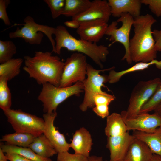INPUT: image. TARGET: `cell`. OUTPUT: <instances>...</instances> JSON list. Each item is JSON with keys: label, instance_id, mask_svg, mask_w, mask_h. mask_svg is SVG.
<instances>
[{"label": "cell", "instance_id": "17", "mask_svg": "<svg viewBox=\"0 0 161 161\" xmlns=\"http://www.w3.org/2000/svg\"><path fill=\"white\" fill-rule=\"evenodd\" d=\"M70 148L75 151V153L80 154L89 157L93 143L89 132L84 127L76 131L73 135Z\"/></svg>", "mask_w": 161, "mask_h": 161}, {"label": "cell", "instance_id": "1", "mask_svg": "<svg viewBox=\"0 0 161 161\" xmlns=\"http://www.w3.org/2000/svg\"><path fill=\"white\" fill-rule=\"evenodd\" d=\"M157 21L151 15H140L134 18V34L130 40V53L132 61L149 62L155 59L157 51L151 31Z\"/></svg>", "mask_w": 161, "mask_h": 161}, {"label": "cell", "instance_id": "5", "mask_svg": "<svg viewBox=\"0 0 161 161\" xmlns=\"http://www.w3.org/2000/svg\"><path fill=\"white\" fill-rule=\"evenodd\" d=\"M25 24L21 28L17 27L16 30L9 33V36L10 38H21L25 41L31 44H40L44 34L50 41L52 47V52H55V42L52 38L55 34L56 28L48 25L37 24L34 18L30 16H26L24 19Z\"/></svg>", "mask_w": 161, "mask_h": 161}, {"label": "cell", "instance_id": "13", "mask_svg": "<svg viewBox=\"0 0 161 161\" xmlns=\"http://www.w3.org/2000/svg\"><path fill=\"white\" fill-rule=\"evenodd\" d=\"M123 119L128 131L153 133L161 126V117L154 113H140L132 118Z\"/></svg>", "mask_w": 161, "mask_h": 161}, {"label": "cell", "instance_id": "24", "mask_svg": "<svg viewBox=\"0 0 161 161\" xmlns=\"http://www.w3.org/2000/svg\"><path fill=\"white\" fill-rule=\"evenodd\" d=\"M89 0H65L62 15L67 17H75L83 13L90 6Z\"/></svg>", "mask_w": 161, "mask_h": 161}, {"label": "cell", "instance_id": "12", "mask_svg": "<svg viewBox=\"0 0 161 161\" xmlns=\"http://www.w3.org/2000/svg\"><path fill=\"white\" fill-rule=\"evenodd\" d=\"M57 115L56 112L43 114L44 124L43 134L50 141L58 153L68 151L70 147V144L66 142L64 134L57 130L54 125V122Z\"/></svg>", "mask_w": 161, "mask_h": 161}, {"label": "cell", "instance_id": "21", "mask_svg": "<svg viewBox=\"0 0 161 161\" xmlns=\"http://www.w3.org/2000/svg\"><path fill=\"white\" fill-rule=\"evenodd\" d=\"M29 148L39 156L49 158L58 153L49 139L43 134L35 137Z\"/></svg>", "mask_w": 161, "mask_h": 161}, {"label": "cell", "instance_id": "36", "mask_svg": "<svg viewBox=\"0 0 161 161\" xmlns=\"http://www.w3.org/2000/svg\"><path fill=\"white\" fill-rule=\"evenodd\" d=\"M152 34L155 42V47L157 51L161 52V29H154Z\"/></svg>", "mask_w": 161, "mask_h": 161}, {"label": "cell", "instance_id": "18", "mask_svg": "<svg viewBox=\"0 0 161 161\" xmlns=\"http://www.w3.org/2000/svg\"><path fill=\"white\" fill-rule=\"evenodd\" d=\"M153 155L144 142L135 138L122 161H151Z\"/></svg>", "mask_w": 161, "mask_h": 161}, {"label": "cell", "instance_id": "42", "mask_svg": "<svg viewBox=\"0 0 161 161\" xmlns=\"http://www.w3.org/2000/svg\"><path fill=\"white\" fill-rule=\"evenodd\" d=\"M151 161H161V157L154 154H153Z\"/></svg>", "mask_w": 161, "mask_h": 161}, {"label": "cell", "instance_id": "2", "mask_svg": "<svg viewBox=\"0 0 161 161\" xmlns=\"http://www.w3.org/2000/svg\"><path fill=\"white\" fill-rule=\"evenodd\" d=\"M32 57H24L23 69L40 85L49 83L59 86L64 62L49 51H35Z\"/></svg>", "mask_w": 161, "mask_h": 161}, {"label": "cell", "instance_id": "10", "mask_svg": "<svg viewBox=\"0 0 161 161\" xmlns=\"http://www.w3.org/2000/svg\"><path fill=\"white\" fill-rule=\"evenodd\" d=\"M88 63L86 55L75 52L67 58L61 76L59 87H69L79 81L83 82L86 78Z\"/></svg>", "mask_w": 161, "mask_h": 161}, {"label": "cell", "instance_id": "25", "mask_svg": "<svg viewBox=\"0 0 161 161\" xmlns=\"http://www.w3.org/2000/svg\"><path fill=\"white\" fill-rule=\"evenodd\" d=\"M24 61L22 58L12 59L0 65V77H4L10 80L18 75Z\"/></svg>", "mask_w": 161, "mask_h": 161}, {"label": "cell", "instance_id": "20", "mask_svg": "<svg viewBox=\"0 0 161 161\" xmlns=\"http://www.w3.org/2000/svg\"><path fill=\"white\" fill-rule=\"evenodd\" d=\"M128 131L124 119L120 114L113 112L107 117L104 131L107 137L122 135Z\"/></svg>", "mask_w": 161, "mask_h": 161}, {"label": "cell", "instance_id": "33", "mask_svg": "<svg viewBox=\"0 0 161 161\" xmlns=\"http://www.w3.org/2000/svg\"><path fill=\"white\" fill-rule=\"evenodd\" d=\"M142 4L148 5L151 12L157 17H161V0H140Z\"/></svg>", "mask_w": 161, "mask_h": 161}, {"label": "cell", "instance_id": "15", "mask_svg": "<svg viewBox=\"0 0 161 161\" xmlns=\"http://www.w3.org/2000/svg\"><path fill=\"white\" fill-rule=\"evenodd\" d=\"M108 26L107 23L100 21L84 22L76 29V32L80 39L97 43L105 35Z\"/></svg>", "mask_w": 161, "mask_h": 161}, {"label": "cell", "instance_id": "41", "mask_svg": "<svg viewBox=\"0 0 161 161\" xmlns=\"http://www.w3.org/2000/svg\"><path fill=\"white\" fill-rule=\"evenodd\" d=\"M154 111V113L161 117V104Z\"/></svg>", "mask_w": 161, "mask_h": 161}, {"label": "cell", "instance_id": "22", "mask_svg": "<svg viewBox=\"0 0 161 161\" xmlns=\"http://www.w3.org/2000/svg\"><path fill=\"white\" fill-rule=\"evenodd\" d=\"M153 64H155L158 68L161 69V61L155 59L149 62L137 63L131 67L118 72L112 69L109 71L108 75V82L110 84L115 83L118 82L124 75L130 72L143 70Z\"/></svg>", "mask_w": 161, "mask_h": 161}, {"label": "cell", "instance_id": "37", "mask_svg": "<svg viewBox=\"0 0 161 161\" xmlns=\"http://www.w3.org/2000/svg\"><path fill=\"white\" fill-rule=\"evenodd\" d=\"M5 155L7 160L10 161H34L16 154L8 153Z\"/></svg>", "mask_w": 161, "mask_h": 161}, {"label": "cell", "instance_id": "28", "mask_svg": "<svg viewBox=\"0 0 161 161\" xmlns=\"http://www.w3.org/2000/svg\"><path fill=\"white\" fill-rule=\"evenodd\" d=\"M16 53V47L11 41L0 40V63H4L12 58Z\"/></svg>", "mask_w": 161, "mask_h": 161}, {"label": "cell", "instance_id": "7", "mask_svg": "<svg viewBox=\"0 0 161 161\" xmlns=\"http://www.w3.org/2000/svg\"><path fill=\"white\" fill-rule=\"evenodd\" d=\"M4 112L16 132L29 133L35 137L43 134L44 124L43 118L20 109H10Z\"/></svg>", "mask_w": 161, "mask_h": 161}, {"label": "cell", "instance_id": "6", "mask_svg": "<svg viewBox=\"0 0 161 161\" xmlns=\"http://www.w3.org/2000/svg\"><path fill=\"white\" fill-rule=\"evenodd\" d=\"M161 82L159 78L139 82L132 91L127 110L121 112L123 118L129 119L139 114L142 106L153 95Z\"/></svg>", "mask_w": 161, "mask_h": 161}, {"label": "cell", "instance_id": "3", "mask_svg": "<svg viewBox=\"0 0 161 161\" xmlns=\"http://www.w3.org/2000/svg\"><path fill=\"white\" fill-rule=\"evenodd\" d=\"M54 53L60 54L61 49L66 48L70 51L76 52L87 56L100 68L103 67V63L106 60L109 53L108 47L104 45L90 42L73 36L66 28L62 25L56 27Z\"/></svg>", "mask_w": 161, "mask_h": 161}, {"label": "cell", "instance_id": "11", "mask_svg": "<svg viewBox=\"0 0 161 161\" xmlns=\"http://www.w3.org/2000/svg\"><path fill=\"white\" fill-rule=\"evenodd\" d=\"M111 16L108 1L94 0L89 7L81 14L72 18L80 24L83 23L100 21L108 23Z\"/></svg>", "mask_w": 161, "mask_h": 161}, {"label": "cell", "instance_id": "32", "mask_svg": "<svg viewBox=\"0 0 161 161\" xmlns=\"http://www.w3.org/2000/svg\"><path fill=\"white\" fill-rule=\"evenodd\" d=\"M115 96L108 94L106 92L98 93L95 94L93 96V100L95 106L101 104H107L110 103L114 100Z\"/></svg>", "mask_w": 161, "mask_h": 161}, {"label": "cell", "instance_id": "14", "mask_svg": "<svg viewBox=\"0 0 161 161\" xmlns=\"http://www.w3.org/2000/svg\"><path fill=\"white\" fill-rule=\"evenodd\" d=\"M135 137L128 132L123 135L107 137V148L110 152L109 161H122Z\"/></svg>", "mask_w": 161, "mask_h": 161}, {"label": "cell", "instance_id": "4", "mask_svg": "<svg viewBox=\"0 0 161 161\" xmlns=\"http://www.w3.org/2000/svg\"><path fill=\"white\" fill-rule=\"evenodd\" d=\"M84 89L83 83L80 81L64 87L47 83L42 85L37 99L42 103L44 112L51 114L56 112L57 107L60 103L72 95H80L84 92Z\"/></svg>", "mask_w": 161, "mask_h": 161}, {"label": "cell", "instance_id": "16", "mask_svg": "<svg viewBox=\"0 0 161 161\" xmlns=\"http://www.w3.org/2000/svg\"><path fill=\"white\" fill-rule=\"evenodd\" d=\"M113 16L119 18L123 13H129L134 18L140 15V0H108Z\"/></svg>", "mask_w": 161, "mask_h": 161}, {"label": "cell", "instance_id": "9", "mask_svg": "<svg viewBox=\"0 0 161 161\" xmlns=\"http://www.w3.org/2000/svg\"><path fill=\"white\" fill-rule=\"evenodd\" d=\"M114 66L103 69H96L88 64L87 67V78L83 82L85 94L82 103L80 105V109L83 112L86 111L89 108L95 106L93 97L98 93H103L101 89L104 86V83L108 81V75H101V72L110 71L114 69Z\"/></svg>", "mask_w": 161, "mask_h": 161}, {"label": "cell", "instance_id": "30", "mask_svg": "<svg viewBox=\"0 0 161 161\" xmlns=\"http://www.w3.org/2000/svg\"><path fill=\"white\" fill-rule=\"evenodd\" d=\"M44 1L49 8L52 18L55 19L62 14L65 0H44Z\"/></svg>", "mask_w": 161, "mask_h": 161}, {"label": "cell", "instance_id": "31", "mask_svg": "<svg viewBox=\"0 0 161 161\" xmlns=\"http://www.w3.org/2000/svg\"><path fill=\"white\" fill-rule=\"evenodd\" d=\"M88 157L83 155L71 154L68 151L58 153L57 161H87Z\"/></svg>", "mask_w": 161, "mask_h": 161}, {"label": "cell", "instance_id": "23", "mask_svg": "<svg viewBox=\"0 0 161 161\" xmlns=\"http://www.w3.org/2000/svg\"><path fill=\"white\" fill-rule=\"evenodd\" d=\"M4 153H14L34 161H52L50 158L41 157L29 147H23L6 144H0V148Z\"/></svg>", "mask_w": 161, "mask_h": 161}, {"label": "cell", "instance_id": "34", "mask_svg": "<svg viewBox=\"0 0 161 161\" xmlns=\"http://www.w3.org/2000/svg\"><path fill=\"white\" fill-rule=\"evenodd\" d=\"M9 2L8 0H0V18L3 20L5 25L7 26L11 25L6 11L7 7Z\"/></svg>", "mask_w": 161, "mask_h": 161}, {"label": "cell", "instance_id": "27", "mask_svg": "<svg viewBox=\"0 0 161 161\" xmlns=\"http://www.w3.org/2000/svg\"><path fill=\"white\" fill-rule=\"evenodd\" d=\"M8 80L0 77V108L3 111L10 109L11 106V95L8 86Z\"/></svg>", "mask_w": 161, "mask_h": 161}, {"label": "cell", "instance_id": "38", "mask_svg": "<svg viewBox=\"0 0 161 161\" xmlns=\"http://www.w3.org/2000/svg\"><path fill=\"white\" fill-rule=\"evenodd\" d=\"M65 25L69 27L77 29L80 26V24L76 21L72 19L64 22Z\"/></svg>", "mask_w": 161, "mask_h": 161}, {"label": "cell", "instance_id": "35", "mask_svg": "<svg viewBox=\"0 0 161 161\" xmlns=\"http://www.w3.org/2000/svg\"><path fill=\"white\" fill-rule=\"evenodd\" d=\"M94 112L102 118L107 117L109 115V105L101 104L95 106L92 108Z\"/></svg>", "mask_w": 161, "mask_h": 161}, {"label": "cell", "instance_id": "39", "mask_svg": "<svg viewBox=\"0 0 161 161\" xmlns=\"http://www.w3.org/2000/svg\"><path fill=\"white\" fill-rule=\"evenodd\" d=\"M87 161H103V157L95 155L89 156L88 157Z\"/></svg>", "mask_w": 161, "mask_h": 161}, {"label": "cell", "instance_id": "8", "mask_svg": "<svg viewBox=\"0 0 161 161\" xmlns=\"http://www.w3.org/2000/svg\"><path fill=\"white\" fill-rule=\"evenodd\" d=\"M134 19L130 14L123 13L116 21H112L108 25L105 34L109 36V40L112 41V44L119 42L123 45L125 52L122 60H126L129 64L132 62L130 53L129 35Z\"/></svg>", "mask_w": 161, "mask_h": 161}, {"label": "cell", "instance_id": "19", "mask_svg": "<svg viewBox=\"0 0 161 161\" xmlns=\"http://www.w3.org/2000/svg\"><path fill=\"white\" fill-rule=\"evenodd\" d=\"M132 135L144 142L153 154L161 157V126L153 133L133 131Z\"/></svg>", "mask_w": 161, "mask_h": 161}, {"label": "cell", "instance_id": "43", "mask_svg": "<svg viewBox=\"0 0 161 161\" xmlns=\"http://www.w3.org/2000/svg\"><path fill=\"white\" fill-rule=\"evenodd\" d=\"M105 161H109L106 160Z\"/></svg>", "mask_w": 161, "mask_h": 161}, {"label": "cell", "instance_id": "26", "mask_svg": "<svg viewBox=\"0 0 161 161\" xmlns=\"http://www.w3.org/2000/svg\"><path fill=\"white\" fill-rule=\"evenodd\" d=\"M35 137L32 134L17 132L3 136L1 140L6 144L23 147H28L33 142Z\"/></svg>", "mask_w": 161, "mask_h": 161}, {"label": "cell", "instance_id": "40", "mask_svg": "<svg viewBox=\"0 0 161 161\" xmlns=\"http://www.w3.org/2000/svg\"><path fill=\"white\" fill-rule=\"evenodd\" d=\"M5 155H4V153L2 150L0 148V161H7Z\"/></svg>", "mask_w": 161, "mask_h": 161}, {"label": "cell", "instance_id": "29", "mask_svg": "<svg viewBox=\"0 0 161 161\" xmlns=\"http://www.w3.org/2000/svg\"><path fill=\"white\" fill-rule=\"evenodd\" d=\"M161 104V82L157 86L154 94L143 105L140 113H148L154 111Z\"/></svg>", "mask_w": 161, "mask_h": 161}]
</instances>
